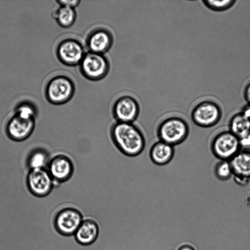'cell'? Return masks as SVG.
I'll return each instance as SVG.
<instances>
[{
	"mask_svg": "<svg viewBox=\"0 0 250 250\" xmlns=\"http://www.w3.org/2000/svg\"><path fill=\"white\" fill-rule=\"evenodd\" d=\"M110 135L117 149L127 156H137L145 149L144 135L133 123L115 122L110 127Z\"/></svg>",
	"mask_w": 250,
	"mask_h": 250,
	"instance_id": "obj_1",
	"label": "cell"
},
{
	"mask_svg": "<svg viewBox=\"0 0 250 250\" xmlns=\"http://www.w3.org/2000/svg\"><path fill=\"white\" fill-rule=\"evenodd\" d=\"M190 128L183 118L172 116L159 122L156 129L158 140L173 146L184 142L188 137Z\"/></svg>",
	"mask_w": 250,
	"mask_h": 250,
	"instance_id": "obj_2",
	"label": "cell"
},
{
	"mask_svg": "<svg viewBox=\"0 0 250 250\" xmlns=\"http://www.w3.org/2000/svg\"><path fill=\"white\" fill-rule=\"evenodd\" d=\"M75 90V84L72 79L66 75L60 74L48 81L45 88V96L51 104H62L72 99Z\"/></svg>",
	"mask_w": 250,
	"mask_h": 250,
	"instance_id": "obj_3",
	"label": "cell"
},
{
	"mask_svg": "<svg viewBox=\"0 0 250 250\" xmlns=\"http://www.w3.org/2000/svg\"><path fill=\"white\" fill-rule=\"evenodd\" d=\"M83 220V215L76 206L69 205L59 209L54 216L55 230L60 234L74 235Z\"/></svg>",
	"mask_w": 250,
	"mask_h": 250,
	"instance_id": "obj_4",
	"label": "cell"
},
{
	"mask_svg": "<svg viewBox=\"0 0 250 250\" xmlns=\"http://www.w3.org/2000/svg\"><path fill=\"white\" fill-rule=\"evenodd\" d=\"M210 148L215 157L226 161H229L241 150L239 139L228 129L221 131L213 137Z\"/></svg>",
	"mask_w": 250,
	"mask_h": 250,
	"instance_id": "obj_5",
	"label": "cell"
},
{
	"mask_svg": "<svg viewBox=\"0 0 250 250\" xmlns=\"http://www.w3.org/2000/svg\"><path fill=\"white\" fill-rule=\"evenodd\" d=\"M79 65L83 76L93 81L104 79L110 69L109 62L103 54L90 52L85 54Z\"/></svg>",
	"mask_w": 250,
	"mask_h": 250,
	"instance_id": "obj_6",
	"label": "cell"
},
{
	"mask_svg": "<svg viewBox=\"0 0 250 250\" xmlns=\"http://www.w3.org/2000/svg\"><path fill=\"white\" fill-rule=\"evenodd\" d=\"M222 115L220 107L216 103L204 101L194 107L191 113V119L196 125L208 128L217 125Z\"/></svg>",
	"mask_w": 250,
	"mask_h": 250,
	"instance_id": "obj_7",
	"label": "cell"
},
{
	"mask_svg": "<svg viewBox=\"0 0 250 250\" xmlns=\"http://www.w3.org/2000/svg\"><path fill=\"white\" fill-rule=\"evenodd\" d=\"M26 183L29 191L40 198L48 195L56 185L46 168L29 170Z\"/></svg>",
	"mask_w": 250,
	"mask_h": 250,
	"instance_id": "obj_8",
	"label": "cell"
},
{
	"mask_svg": "<svg viewBox=\"0 0 250 250\" xmlns=\"http://www.w3.org/2000/svg\"><path fill=\"white\" fill-rule=\"evenodd\" d=\"M46 169L55 185H59L70 179L74 173V165L68 156L58 153L50 158Z\"/></svg>",
	"mask_w": 250,
	"mask_h": 250,
	"instance_id": "obj_9",
	"label": "cell"
},
{
	"mask_svg": "<svg viewBox=\"0 0 250 250\" xmlns=\"http://www.w3.org/2000/svg\"><path fill=\"white\" fill-rule=\"evenodd\" d=\"M85 54L82 44L71 38L62 40L56 48L58 59L62 63L68 66L79 64Z\"/></svg>",
	"mask_w": 250,
	"mask_h": 250,
	"instance_id": "obj_10",
	"label": "cell"
},
{
	"mask_svg": "<svg viewBox=\"0 0 250 250\" xmlns=\"http://www.w3.org/2000/svg\"><path fill=\"white\" fill-rule=\"evenodd\" d=\"M35 125V119L25 118L14 113L7 122L6 133L13 141H23L32 134Z\"/></svg>",
	"mask_w": 250,
	"mask_h": 250,
	"instance_id": "obj_11",
	"label": "cell"
},
{
	"mask_svg": "<svg viewBox=\"0 0 250 250\" xmlns=\"http://www.w3.org/2000/svg\"><path fill=\"white\" fill-rule=\"evenodd\" d=\"M140 112L138 102L132 97L124 95L118 98L112 107V114L116 122H133L137 119Z\"/></svg>",
	"mask_w": 250,
	"mask_h": 250,
	"instance_id": "obj_12",
	"label": "cell"
},
{
	"mask_svg": "<svg viewBox=\"0 0 250 250\" xmlns=\"http://www.w3.org/2000/svg\"><path fill=\"white\" fill-rule=\"evenodd\" d=\"M113 42L111 33L104 27L93 29L86 39V45L88 52L103 55L109 50Z\"/></svg>",
	"mask_w": 250,
	"mask_h": 250,
	"instance_id": "obj_13",
	"label": "cell"
},
{
	"mask_svg": "<svg viewBox=\"0 0 250 250\" xmlns=\"http://www.w3.org/2000/svg\"><path fill=\"white\" fill-rule=\"evenodd\" d=\"M99 234V228L96 220L83 215V220L74 235L78 243L86 246L93 244Z\"/></svg>",
	"mask_w": 250,
	"mask_h": 250,
	"instance_id": "obj_14",
	"label": "cell"
},
{
	"mask_svg": "<svg viewBox=\"0 0 250 250\" xmlns=\"http://www.w3.org/2000/svg\"><path fill=\"white\" fill-rule=\"evenodd\" d=\"M174 146L158 140L151 146L149 157L155 165L164 166L168 164L173 158Z\"/></svg>",
	"mask_w": 250,
	"mask_h": 250,
	"instance_id": "obj_15",
	"label": "cell"
},
{
	"mask_svg": "<svg viewBox=\"0 0 250 250\" xmlns=\"http://www.w3.org/2000/svg\"><path fill=\"white\" fill-rule=\"evenodd\" d=\"M229 162L233 171V177L250 181V150L241 149Z\"/></svg>",
	"mask_w": 250,
	"mask_h": 250,
	"instance_id": "obj_16",
	"label": "cell"
},
{
	"mask_svg": "<svg viewBox=\"0 0 250 250\" xmlns=\"http://www.w3.org/2000/svg\"><path fill=\"white\" fill-rule=\"evenodd\" d=\"M229 129L239 140L250 136V116L243 111L234 114L230 119Z\"/></svg>",
	"mask_w": 250,
	"mask_h": 250,
	"instance_id": "obj_17",
	"label": "cell"
},
{
	"mask_svg": "<svg viewBox=\"0 0 250 250\" xmlns=\"http://www.w3.org/2000/svg\"><path fill=\"white\" fill-rule=\"evenodd\" d=\"M50 157L48 153L42 148L33 150L29 155L27 165L30 169L46 168Z\"/></svg>",
	"mask_w": 250,
	"mask_h": 250,
	"instance_id": "obj_18",
	"label": "cell"
},
{
	"mask_svg": "<svg viewBox=\"0 0 250 250\" xmlns=\"http://www.w3.org/2000/svg\"><path fill=\"white\" fill-rule=\"evenodd\" d=\"M53 16L59 25L68 28L75 21L76 12L74 8L59 5L54 12Z\"/></svg>",
	"mask_w": 250,
	"mask_h": 250,
	"instance_id": "obj_19",
	"label": "cell"
},
{
	"mask_svg": "<svg viewBox=\"0 0 250 250\" xmlns=\"http://www.w3.org/2000/svg\"><path fill=\"white\" fill-rule=\"evenodd\" d=\"M214 174L216 178L221 181L230 179L233 174L229 161L219 160L214 166Z\"/></svg>",
	"mask_w": 250,
	"mask_h": 250,
	"instance_id": "obj_20",
	"label": "cell"
},
{
	"mask_svg": "<svg viewBox=\"0 0 250 250\" xmlns=\"http://www.w3.org/2000/svg\"><path fill=\"white\" fill-rule=\"evenodd\" d=\"M14 113L25 118L35 119L36 110L32 104L22 102L17 106Z\"/></svg>",
	"mask_w": 250,
	"mask_h": 250,
	"instance_id": "obj_21",
	"label": "cell"
},
{
	"mask_svg": "<svg viewBox=\"0 0 250 250\" xmlns=\"http://www.w3.org/2000/svg\"><path fill=\"white\" fill-rule=\"evenodd\" d=\"M203 1L207 7L215 11L226 10L231 7L236 2L235 0H232L221 1L207 0Z\"/></svg>",
	"mask_w": 250,
	"mask_h": 250,
	"instance_id": "obj_22",
	"label": "cell"
},
{
	"mask_svg": "<svg viewBox=\"0 0 250 250\" xmlns=\"http://www.w3.org/2000/svg\"><path fill=\"white\" fill-rule=\"evenodd\" d=\"M56 2L59 5L64 6L75 9V8L79 4L80 1L77 0H57Z\"/></svg>",
	"mask_w": 250,
	"mask_h": 250,
	"instance_id": "obj_23",
	"label": "cell"
},
{
	"mask_svg": "<svg viewBox=\"0 0 250 250\" xmlns=\"http://www.w3.org/2000/svg\"><path fill=\"white\" fill-rule=\"evenodd\" d=\"M244 96L249 104L250 105V82L247 84L245 88Z\"/></svg>",
	"mask_w": 250,
	"mask_h": 250,
	"instance_id": "obj_24",
	"label": "cell"
},
{
	"mask_svg": "<svg viewBox=\"0 0 250 250\" xmlns=\"http://www.w3.org/2000/svg\"><path fill=\"white\" fill-rule=\"evenodd\" d=\"M177 250H195V249L191 245L188 244H185L181 246Z\"/></svg>",
	"mask_w": 250,
	"mask_h": 250,
	"instance_id": "obj_25",
	"label": "cell"
}]
</instances>
